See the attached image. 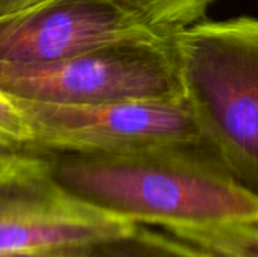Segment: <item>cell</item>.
Returning <instances> with one entry per match:
<instances>
[{"mask_svg":"<svg viewBox=\"0 0 258 257\" xmlns=\"http://www.w3.org/2000/svg\"><path fill=\"white\" fill-rule=\"evenodd\" d=\"M138 224L67 192L39 153L0 148V254L132 242Z\"/></svg>","mask_w":258,"mask_h":257,"instance_id":"5b68a950","label":"cell"},{"mask_svg":"<svg viewBox=\"0 0 258 257\" xmlns=\"http://www.w3.org/2000/svg\"><path fill=\"white\" fill-rule=\"evenodd\" d=\"M175 44L204 144L258 194V18L201 20L180 29Z\"/></svg>","mask_w":258,"mask_h":257,"instance_id":"7a4b0ae2","label":"cell"},{"mask_svg":"<svg viewBox=\"0 0 258 257\" xmlns=\"http://www.w3.org/2000/svg\"><path fill=\"white\" fill-rule=\"evenodd\" d=\"M159 27L180 30L204 20L215 0H122Z\"/></svg>","mask_w":258,"mask_h":257,"instance_id":"52a82bcc","label":"cell"},{"mask_svg":"<svg viewBox=\"0 0 258 257\" xmlns=\"http://www.w3.org/2000/svg\"><path fill=\"white\" fill-rule=\"evenodd\" d=\"M39 155L48 176L67 192L136 224L209 227L258 218L257 192L204 142Z\"/></svg>","mask_w":258,"mask_h":257,"instance_id":"6da1fadb","label":"cell"},{"mask_svg":"<svg viewBox=\"0 0 258 257\" xmlns=\"http://www.w3.org/2000/svg\"><path fill=\"white\" fill-rule=\"evenodd\" d=\"M125 41L44 65H0V91L56 103L183 101L175 44Z\"/></svg>","mask_w":258,"mask_h":257,"instance_id":"277c9868","label":"cell"},{"mask_svg":"<svg viewBox=\"0 0 258 257\" xmlns=\"http://www.w3.org/2000/svg\"><path fill=\"white\" fill-rule=\"evenodd\" d=\"M51 0H0V20L15 17Z\"/></svg>","mask_w":258,"mask_h":257,"instance_id":"9c48e42d","label":"cell"},{"mask_svg":"<svg viewBox=\"0 0 258 257\" xmlns=\"http://www.w3.org/2000/svg\"><path fill=\"white\" fill-rule=\"evenodd\" d=\"M203 142L186 100L56 103L0 91V148L97 155Z\"/></svg>","mask_w":258,"mask_h":257,"instance_id":"3957f363","label":"cell"},{"mask_svg":"<svg viewBox=\"0 0 258 257\" xmlns=\"http://www.w3.org/2000/svg\"><path fill=\"white\" fill-rule=\"evenodd\" d=\"M97 250L92 248H67V250H41V251H20L6 253L0 257H95Z\"/></svg>","mask_w":258,"mask_h":257,"instance_id":"ba28073f","label":"cell"},{"mask_svg":"<svg viewBox=\"0 0 258 257\" xmlns=\"http://www.w3.org/2000/svg\"><path fill=\"white\" fill-rule=\"evenodd\" d=\"M178 30L148 21L122 0H51L0 20V65H44L125 41Z\"/></svg>","mask_w":258,"mask_h":257,"instance_id":"8992f818","label":"cell"}]
</instances>
